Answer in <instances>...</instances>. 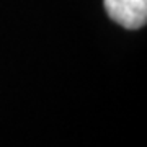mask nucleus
<instances>
[{"instance_id":"1","label":"nucleus","mask_w":147,"mask_h":147,"mask_svg":"<svg viewBox=\"0 0 147 147\" xmlns=\"http://www.w3.org/2000/svg\"><path fill=\"white\" fill-rule=\"evenodd\" d=\"M105 8L126 30H139L147 21V0H105Z\"/></svg>"}]
</instances>
